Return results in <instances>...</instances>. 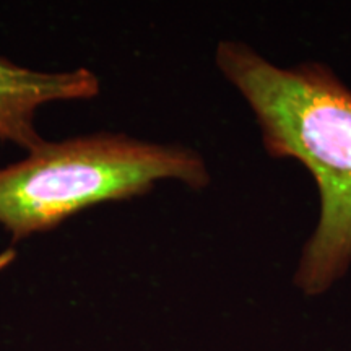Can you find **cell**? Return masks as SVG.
<instances>
[{"label": "cell", "mask_w": 351, "mask_h": 351, "mask_svg": "<svg viewBox=\"0 0 351 351\" xmlns=\"http://www.w3.org/2000/svg\"><path fill=\"white\" fill-rule=\"evenodd\" d=\"M217 65L247 101L270 156L296 158L317 182L320 217L295 280L320 295L351 265V90L327 65L270 64L238 41H221Z\"/></svg>", "instance_id": "1"}, {"label": "cell", "mask_w": 351, "mask_h": 351, "mask_svg": "<svg viewBox=\"0 0 351 351\" xmlns=\"http://www.w3.org/2000/svg\"><path fill=\"white\" fill-rule=\"evenodd\" d=\"M160 181L204 189L210 173L192 148L122 134L44 142L25 160L0 168V226L20 241L85 208L147 194Z\"/></svg>", "instance_id": "2"}, {"label": "cell", "mask_w": 351, "mask_h": 351, "mask_svg": "<svg viewBox=\"0 0 351 351\" xmlns=\"http://www.w3.org/2000/svg\"><path fill=\"white\" fill-rule=\"evenodd\" d=\"M101 82L90 69L41 72L0 57V142L32 152L46 142L36 112L57 101H86L99 95Z\"/></svg>", "instance_id": "3"}]
</instances>
